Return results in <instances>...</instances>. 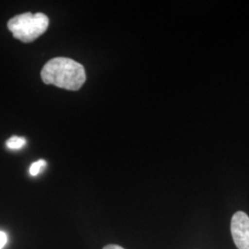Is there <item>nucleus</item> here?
<instances>
[{"mask_svg":"<svg viewBox=\"0 0 249 249\" xmlns=\"http://www.w3.org/2000/svg\"><path fill=\"white\" fill-rule=\"evenodd\" d=\"M41 78L45 84L78 90L86 80V73L80 63L68 57H55L44 66Z\"/></svg>","mask_w":249,"mask_h":249,"instance_id":"f257e3e1","label":"nucleus"},{"mask_svg":"<svg viewBox=\"0 0 249 249\" xmlns=\"http://www.w3.org/2000/svg\"><path fill=\"white\" fill-rule=\"evenodd\" d=\"M25 144H26V139L23 137H18V136H12L6 142L7 147L10 150H19L23 148Z\"/></svg>","mask_w":249,"mask_h":249,"instance_id":"20e7f679","label":"nucleus"},{"mask_svg":"<svg viewBox=\"0 0 249 249\" xmlns=\"http://www.w3.org/2000/svg\"><path fill=\"white\" fill-rule=\"evenodd\" d=\"M46 166V161L45 160H39L32 163V165L30 166V175L33 177H36L39 175V173Z\"/></svg>","mask_w":249,"mask_h":249,"instance_id":"39448f33","label":"nucleus"},{"mask_svg":"<svg viewBox=\"0 0 249 249\" xmlns=\"http://www.w3.org/2000/svg\"><path fill=\"white\" fill-rule=\"evenodd\" d=\"M8 243V234L5 231H0V249H3Z\"/></svg>","mask_w":249,"mask_h":249,"instance_id":"423d86ee","label":"nucleus"},{"mask_svg":"<svg viewBox=\"0 0 249 249\" xmlns=\"http://www.w3.org/2000/svg\"><path fill=\"white\" fill-rule=\"evenodd\" d=\"M231 236L238 249H249V217L244 212L233 214L231 222Z\"/></svg>","mask_w":249,"mask_h":249,"instance_id":"7ed1b4c3","label":"nucleus"},{"mask_svg":"<svg viewBox=\"0 0 249 249\" xmlns=\"http://www.w3.org/2000/svg\"><path fill=\"white\" fill-rule=\"evenodd\" d=\"M103 249H124L117 245H108L107 247H105Z\"/></svg>","mask_w":249,"mask_h":249,"instance_id":"0eeeda50","label":"nucleus"},{"mask_svg":"<svg viewBox=\"0 0 249 249\" xmlns=\"http://www.w3.org/2000/svg\"><path fill=\"white\" fill-rule=\"evenodd\" d=\"M49 25V18L41 12H27L10 18L8 28L13 37L23 43H32L44 35Z\"/></svg>","mask_w":249,"mask_h":249,"instance_id":"f03ea898","label":"nucleus"}]
</instances>
